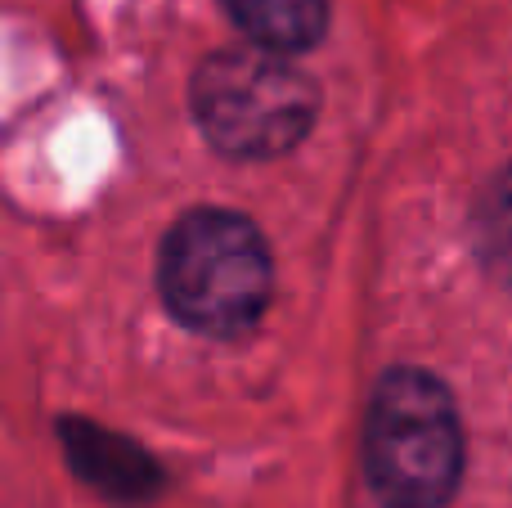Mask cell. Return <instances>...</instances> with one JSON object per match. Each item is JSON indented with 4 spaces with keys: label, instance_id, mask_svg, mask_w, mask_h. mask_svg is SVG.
<instances>
[{
    "label": "cell",
    "instance_id": "6da1fadb",
    "mask_svg": "<svg viewBox=\"0 0 512 508\" xmlns=\"http://www.w3.org/2000/svg\"><path fill=\"white\" fill-rule=\"evenodd\" d=\"M158 288L185 329L207 338H239L261 324L274 293L265 234L243 212L225 207L185 212L162 239Z\"/></svg>",
    "mask_w": 512,
    "mask_h": 508
},
{
    "label": "cell",
    "instance_id": "7a4b0ae2",
    "mask_svg": "<svg viewBox=\"0 0 512 508\" xmlns=\"http://www.w3.org/2000/svg\"><path fill=\"white\" fill-rule=\"evenodd\" d=\"M463 423L427 369H387L364 419V477L382 508H445L463 482Z\"/></svg>",
    "mask_w": 512,
    "mask_h": 508
},
{
    "label": "cell",
    "instance_id": "3957f363",
    "mask_svg": "<svg viewBox=\"0 0 512 508\" xmlns=\"http://www.w3.org/2000/svg\"><path fill=\"white\" fill-rule=\"evenodd\" d=\"M189 108L216 153L265 162L292 153L319 117V86L288 54L261 45H225L198 63Z\"/></svg>",
    "mask_w": 512,
    "mask_h": 508
},
{
    "label": "cell",
    "instance_id": "277c9868",
    "mask_svg": "<svg viewBox=\"0 0 512 508\" xmlns=\"http://www.w3.org/2000/svg\"><path fill=\"white\" fill-rule=\"evenodd\" d=\"M63 450L72 473L113 504H149L162 491V473L131 437L90 419H63Z\"/></svg>",
    "mask_w": 512,
    "mask_h": 508
},
{
    "label": "cell",
    "instance_id": "5b68a950",
    "mask_svg": "<svg viewBox=\"0 0 512 508\" xmlns=\"http://www.w3.org/2000/svg\"><path fill=\"white\" fill-rule=\"evenodd\" d=\"M248 45L274 54H301L324 41L328 32V0H221Z\"/></svg>",
    "mask_w": 512,
    "mask_h": 508
}]
</instances>
